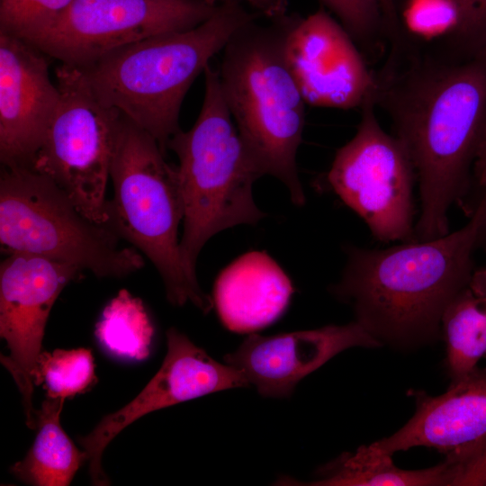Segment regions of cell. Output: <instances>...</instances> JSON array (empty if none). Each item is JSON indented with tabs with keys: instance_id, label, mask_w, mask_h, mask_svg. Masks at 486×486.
I'll use <instances>...</instances> for the list:
<instances>
[{
	"instance_id": "obj_1",
	"label": "cell",
	"mask_w": 486,
	"mask_h": 486,
	"mask_svg": "<svg viewBox=\"0 0 486 486\" xmlns=\"http://www.w3.org/2000/svg\"><path fill=\"white\" fill-rule=\"evenodd\" d=\"M396 80L376 81L374 102L390 112L414 166L420 212L415 240L449 233L486 128V51L464 63L428 61Z\"/></svg>"
},
{
	"instance_id": "obj_2",
	"label": "cell",
	"mask_w": 486,
	"mask_h": 486,
	"mask_svg": "<svg viewBox=\"0 0 486 486\" xmlns=\"http://www.w3.org/2000/svg\"><path fill=\"white\" fill-rule=\"evenodd\" d=\"M477 220L430 240L378 249L351 247L335 293L379 338L409 341L435 334L448 304L469 287Z\"/></svg>"
},
{
	"instance_id": "obj_3",
	"label": "cell",
	"mask_w": 486,
	"mask_h": 486,
	"mask_svg": "<svg viewBox=\"0 0 486 486\" xmlns=\"http://www.w3.org/2000/svg\"><path fill=\"white\" fill-rule=\"evenodd\" d=\"M255 19L236 0H225L194 28L122 47L78 68L102 103L149 133L166 154L181 130L180 110L190 86L230 38Z\"/></svg>"
},
{
	"instance_id": "obj_4",
	"label": "cell",
	"mask_w": 486,
	"mask_h": 486,
	"mask_svg": "<svg viewBox=\"0 0 486 486\" xmlns=\"http://www.w3.org/2000/svg\"><path fill=\"white\" fill-rule=\"evenodd\" d=\"M256 20V19H255ZM240 28L224 47L219 72L223 97L250 158L303 205L296 155L306 102L287 62L284 42L292 22Z\"/></svg>"
},
{
	"instance_id": "obj_5",
	"label": "cell",
	"mask_w": 486,
	"mask_h": 486,
	"mask_svg": "<svg viewBox=\"0 0 486 486\" xmlns=\"http://www.w3.org/2000/svg\"><path fill=\"white\" fill-rule=\"evenodd\" d=\"M203 74L204 96L195 123L186 131L179 130L167 145L179 159L184 202L180 254L194 281L197 258L212 236L265 217L252 194L253 184L262 175L227 106L219 72L209 64Z\"/></svg>"
},
{
	"instance_id": "obj_6",
	"label": "cell",
	"mask_w": 486,
	"mask_h": 486,
	"mask_svg": "<svg viewBox=\"0 0 486 486\" xmlns=\"http://www.w3.org/2000/svg\"><path fill=\"white\" fill-rule=\"evenodd\" d=\"M158 141L122 113L110 168L113 196L106 225L145 255L160 274L167 300L192 302L204 313L212 302L186 272L178 228L184 202L177 166L165 159Z\"/></svg>"
},
{
	"instance_id": "obj_7",
	"label": "cell",
	"mask_w": 486,
	"mask_h": 486,
	"mask_svg": "<svg viewBox=\"0 0 486 486\" xmlns=\"http://www.w3.org/2000/svg\"><path fill=\"white\" fill-rule=\"evenodd\" d=\"M76 207L52 180L30 166H2L0 244L2 251L48 257L98 277L121 278L144 266L139 250Z\"/></svg>"
},
{
	"instance_id": "obj_8",
	"label": "cell",
	"mask_w": 486,
	"mask_h": 486,
	"mask_svg": "<svg viewBox=\"0 0 486 486\" xmlns=\"http://www.w3.org/2000/svg\"><path fill=\"white\" fill-rule=\"evenodd\" d=\"M60 103L30 166L90 220L106 224L107 182L122 112L102 103L78 68L56 69Z\"/></svg>"
},
{
	"instance_id": "obj_9",
	"label": "cell",
	"mask_w": 486,
	"mask_h": 486,
	"mask_svg": "<svg viewBox=\"0 0 486 486\" xmlns=\"http://www.w3.org/2000/svg\"><path fill=\"white\" fill-rule=\"evenodd\" d=\"M374 104V95L362 104L357 130L337 151L327 181L374 238L383 243L413 241L414 166L403 143L380 125Z\"/></svg>"
},
{
	"instance_id": "obj_10",
	"label": "cell",
	"mask_w": 486,
	"mask_h": 486,
	"mask_svg": "<svg viewBox=\"0 0 486 486\" xmlns=\"http://www.w3.org/2000/svg\"><path fill=\"white\" fill-rule=\"evenodd\" d=\"M217 6L204 0H74L29 43L61 64L83 68L122 47L194 28Z\"/></svg>"
},
{
	"instance_id": "obj_11",
	"label": "cell",
	"mask_w": 486,
	"mask_h": 486,
	"mask_svg": "<svg viewBox=\"0 0 486 486\" xmlns=\"http://www.w3.org/2000/svg\"><path fill=\"white\" fill-rule=\"evenodd\" d=\"M76 266L48 257L10 253L0 266V335L8 355L2 364L22 397L26 425L36 428L32 404L38 362L45 327L58 296L70 282L82 277Z\"/></svg>"
},
{
	"instance_id": "obj_12",
	"label": "cell",
	"mask_w": 486,
	"mask_h": 486,
	"mask_svg": "<svg viewBox=\"0 0 486 486\" xmlns=\"http://www.w3.org/2000/svg\"><path fill=\"white\" fill-rule=\"evenodd\" d=\"M166 341L167 352L161 367L143 390L78 439L89 462L93 484H109L101 464L104 450L117 434L138 418L206 394L250 384L239 369L217 362L176 328L167 330Z\"/></svg>"
},
{
	"instance_id": "obj_13",
	"label": "cell",
	"mask_w": 486,
	"mask_h": 486,
	"mask_svg": "<svg viewBox=\"0 0 486 486\" xmlns=\"http://www.w3.org/2000/svg\"><path fill=\"white\" fill-rule=\"evenodd\" d=\"M284 52L310 105L350 109L374 95L376 80L352 39L323 10L292 23Z\"/></svg>"
},
{
	"instance_id": "obj_14",
	"label": "cell",
	"mask_w": 486,
	"mask_h": 486,
	"mask_svg": "<svg viewBox=\"0 0 486 486\" xmlns=\"http://www.w3.org/2000/svg\"><path fill=\"white\" fill-rule=\"evenodd\" d=\"M45 53L0 32V161L30 166L60 103Z\"/></svg>"
},
{
	"instance_id": "obj_15",
	"label": "cell",
	"mask_w": 486,
	"mask_h": 486,
	"mask_svg": "<svg viewBox=\"0 0 486 486\" xmlns=\"http://www.w3.org/2000/svg\"><path fill=\"white\" fill-rule=\"evenodd\" d=\"M380 340L356 320L274 336L249 335L225 363L239 369L264 397H289L295 385L338 353Z\"/></svg>"
},
{
	"instance_id": "obj_16",
	"label": "cell",
	"mask_w": 486,
	"mask_h": 486,
	"mask_svg": "<svg viewBox=\"0 0 486 486\" xmlns=\"http://www.w3.org/2000/svg\"><path fill=\"white\" fill-rule=\"evenodd\" d=\"M485 438L486 367L477 366L442 395H418L409 422L377 443L392 454L414 446L452 452Z\"/></svg>"
},
{
	"instance_id": "obj_17",
	"label": "cell",
	"mask_w": 486,
	"mask_h": 486,
	"mask_svg": "<svg viewBox=\"0 0 486 486\" xmlns=\"http://www.w3.org/2000/svg\"><path fill=\"white\" fill-rule=\"evenodd\" d=\"M292 292L290 279L276 262L265 252L251 251L220 274L213 302L228 329L249 333L275 321Z\"/></svg>"
},
{
	"instance_id": "obj_18",
	"label": "cell",
	"mask_w": 486,
	"mask_h": 486,
	"mask_svg": "<svg viewBox=\"0 0 486 486\" xmlns=\"http://www.w3.org/2000/svg\"><path fill=\"white\" fill-rule=\"evenodd\" d=\"M453 462L427 469L403 470L397 467L392 454L377 442L346 453L320 470L319 478L298 485L315 486H428L451 485Z\"/></svg>"
},
{
	"instance_id": "obj_19",
	"label": "cell",
	"mask_w": 486,
	"mask_h": 486,
	"mask_svg": "<svg viewBox=\"0 0 486 486\" xmlns=\"http://www.w3.org/2000/svg\"><path fill=\"white\" fill-rule=\"evenodd\" d=\"M64 399L48 398L36 410L38 433L25 458L11 472L34 486H67L81 464L87 461L62 428L59 421Z\"/></svg>"
},
{
	"instance_id": "obj_20",
	"label": "cell",
	"mask_w": 486,
	"mask_h": 486,
	"mask_svg": "<svg viewBox=\"0 0 486 486\" xmlns=\"http://www.w3.org/2000/svg\"><path fill=\"white\" fill-rule=\"evenodd\" d=\"M441 326L454 382L470 374L486 356V295H477L469 287L462 291L446 308Z\"/></svg>"
},
{
	"instance_id": "obj_21",
	"label": "cell",
	"mask_w": 486,
	"mask_h": 486,
	"mask_svg": "<svg viewBox=\"0 0 486 486\" xmlns=\"http://www.w3.org/2000/svg\"><path fill=\"white\" fill-rule=\"evenodd\" d=\"M95 336L110 355L141 361L150 354L154 328L142 301L122 289L104 307Z\"/></svg>"
},
{
	"instance_id": "obj_22",
	"label": "cell",
	"mask_w": 486,
	"mask_h": 486,
	"mask_svg": "<svg viewBox=\"0 0 486 486\" xmlns=\"http://www.w3.org/2000/svg\"><path fill=\"white\" fill-rule=\"evenodd\" d=\"M95 382L91 350L56 349L40 354L36 384L43 383L48 398L65 400L84 392Z\"/></svg>"
},
{
	"instance_id": "obj_23",
	"label": "cell",
	"mask_w": 486,
	"mask_h": 486,
	"mask_svg": "<svg viewBox=\"0 0 486 486\" xmlns=\"http://www.w3.org/2000/svg\"><path fill=\"white\" fill-rule=\"evenodd\" d=\"M74 0H0V32L32 42L66 13Z\"/></svg>"
},
{
	"instance_id": "obj_24",
	"label": "cell",
	"mask_w": 486,
	"mask_h": 486,
	"mask_svg": "<svg viewBox=\"0 0 486 486\" xmlns=\"http://www.w3.org/2000/svg\"><path fill=\"white\" fill-rule=\"evenodd\" d=\"M409 26L423 35L452 32L457 23L454 0H412L406 12Z\"/></svg>"
},
{
	"instance_id": "obj_25",
	"label": "cell",
	"mask_w": 486,
	"mask_h": 486,
	"mask_svg": "<svg viewBox=\"0 0 486 486\" xmlns=\"http://www.w3.org/2000/svg\"><path fill=\"white\" fill-rule=\"evenodd\" d=\"M457 9L456 40L472 51L486 48V0H454Z\"/></svg>"
},
{
	"instance_id": "obj_26",
	"label": "cell",
	"mask_w": 486,
	"mask_h": 486,
	"mask_svg": "<svg viewBox=\"0 0 486 486\" xmlns=\"http://www.w3.org/2000/svg\"><path fill=\"white\" fill-rule=\"evenodd\" d=\"M321 1L337 14L348 32L357 38L369 36L378 23V0Z\"/></svg>"
},
{
	"instance_id": "obj_27",
	"label": "cell",
	"mask_w": 486,
	"mask_h": 486,
	"mask_svg": "<svg viewBox=\"0 0 486 486\" xmlns=\"http://www.w3.org/2000/svg\"><path fill=\"white\" fill-rule=\"evenodd\" d=\"M448 455L453 461L451 485L486 486V438Z\"/></svg>"
},
{
	"instance_id": "obj_28",
	"label": "cell",
	"mask_w": 486,
	"mask_h": 486,
	"mask_svg": "<svg viewBox=\"0 0 486 486\" xmlns=\"http://www.w3.org/2000/svg\"><path fill=\"white\" fill-rule=\"evenodd\" d=\"M472 173L477 184L482 189L486 186V128L478 148L472 166Z\"/></svg>"
},
{
	"instance_id": "obj_29",
	"label": "cell",
	"mask_w": 486,
	"mask_h": 486,
	"mask_svg": "<svg viewBox=\"0 0 486 486\" xmlns=\"http://www.w3.org/2000/svg\"><path fill=\"white\" fill-rule=\"evenodd\" d=\"M469 288L477 295H486V266L473 272Z\"/></svg>"
},
{
	"instance_id": "obj_30",
	"label": "cell",
	"mask_w": 486,
	"mask_h": 486,
	"mask_svg": "<svg viewBox=\"0 0 486 486\" xmlns=\"http://www.w3.org/2000/svg\"><path fill=\"white\" fill-rule=\"evenodd\" d=\"M254 2L255 4H264L265 3H268L271 0H250Z\"/></svg>"
},
{
	"instance_id": "obj_31",
	"label": "cell",
	"mask_w": 486,
	"mask_h": 486,
	"mask_svg": "<svg viewBox=\"0 0 486 486\" xmlns=\"http://www.w3.org/2000/svg\"><path fill=\"white\" fill-rule=\"evenodd\" d=\"M204 1H206V2H207L208 4H210L216 5V2H217L218 0H204Z\"/></svg>"
},
{
	"instance_id": "obj_32",
	"label": "cell",
	"mask_w": 486,
	"mask_h": 486,
	"mask_svg": "<svg viewBox=\"0 0 486 486\" xmlns=\"http://www.w3.org/2000/svg\"><path fill=\"white\" fill-rule=\"evenodd\" d=\"M485 203H486V194H485Z\"/></svg>"
}]
</instances>
